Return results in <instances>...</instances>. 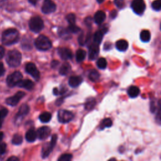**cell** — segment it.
I'll use <instances>...</instances> for the list:
<instances>
[{
  "mask_svg": "<svg viewBox=\"0 0 161 161\" xmlns=\"http://www.w3.org/2000/svg\"><path fill=\"white\" fill-rule=\"evenodd\" d=\"M158 114L157 116L156 117V119L157 120V121L158 122V123L160 124V101L158 102Z\"/></svg>",
  "mask_w": 161,
  "mask_h": 161,
  "instance_id": "cell-41",
  "label": "cell"
},
{
  "mask_svg": "<svg viewBox=\"0 0 161 161\" xmlns=\"http://www.w3.org/2000/svg\"><path fill=\"white\" fill-rule=\"evenodd\" d=\"M3 121V119H2L1 118H0V128H1V126H2Z\"/></svg>",
  "mask_w": 161,
  "mask_h": 161,
  "instance_id": "cell-49",
  "label": "cell"
},
{
  "mask_svg": "<svg viewBox=\"0 0 161 161\" xmlns=\"http://www.w3.org/2000/svg\"><path fill=\"white\" fill-rule=\"evenodd\" d=\"M58 120L62 123H67L74 118V114L72 112L67 110H59L57 114Z\"/></svg>",
  "mask_w": 161,
  "mask_h": 161,
  "instance_id": "cell-7",
  "label": "cell"
},
{
  "mask_svg": "<svg viewBox=\"0 0 161 161\" xmlns=\"http://www.w3.org/2000/svg\"><path fill=\"white\" fill-rule=\"evenodd\" d=\"M66 19L69 22V25L75 24V16L73 13H70V14L67 15Z\"/></svg>",
  "mask_w": 161,
  "mask_h": 161,
  "instance_id": "cell-33",
  "label": "cell"
},
{
  "mask_svg": "<svg viewBox=\"0 0 161 161\" xmlns=\"http://www.w3.org/2000/svg\"><path fill=\"white\" fill-rule=\"evenodd\" d=\"M72 155L70 153H65L62 155L58 159V161H69L72 159Z\"/></svg>",
  "mask_w": 161,
  "mask_h": 161,
  "instance_id": "cell-32",
  "label": "cell"
},
{
  "mask_svg": "<svg viewBox=\"0 0 161 161\" xmlns=\"http://www.w3.org/2000/svg\"><path fill=\"white\" fill-rule=\"evenodd\" d=\"M7 64L11 67H18L21 61V53L17 50H9L6 55Z\"/></svg>",
  "mask_w": 161,
  "mask_h": 161,
  "instance_id": "cell-2",
  "label": "cell"
},
{
  "mask_svg": "<svg viewBox=\"0 0 161 161\" xmlns=\"http://www.w3.org/2000/svg\"><path fill=\"white\" fill-rule=\"evenodd\" d=\"M70 69H71L70 65L68 62H64L61 65V67L59 69V73L62 75H67L70 70Z\"/></svg>",
  "mask_w": 161,
  "mask_h": 161,
  "instance_id": "cell-22",
  "label": "cell"
},
{
  "mask_svg": "<svg viewBox=\"0 0 161 161\" xmlns=\"http://www.w3.org/2000/svg\"><path fill=\"white\" fill-rule=\"evenodd\" d=\"M57 140V135H53L52 136L51 141L48 143H46L42 148V156L43 158H46L48 156V155L51 153L53 148H54Z\"/></svg>",
  "mask_w": 161,
  "mask_h": 161,
  "instance_id": "cell-6",
  "label": "cell"
},
{
  "mask_svg": "<svg viewBox=\"0 0 161 161\" xmlns=\"http://www.w3.org/2000/svg\"><path fill=\"white\" fill-rule=\"evenodd\" d=\"M150 33L148 30H143L140 33V39L144 42H148L150 39Z\"/></svg>",
  "mask_w": 161,
  "mask_h": 161,
  "instance_id": "cell-27",
  "label": "cell"
},
{
  "mask_svg": "<svg viewBox=\"0 0 161 161\" xmlns=\"http://www.w3.org/2000/svg\"><path fill=\"white\" fill-rule=\"evenodd\" d=\"M58 53L60 58L64 60L71 59L73 57L72 51L67 48H60L58 50Z\"/></svg>",
  "mask_w": 161,
  "mask_h": 161,
  "instance_id": "cell-14",
  "label": "cell"
},
{
  "mask_svg": "<svg viewBox=\"0 0 161 161\" xmlns=\"http://www.w3.org/2000/svg\"><path fill=\"white\" fill-rule=\"evenodd\" d=\"M8 113V110L6 108H3L0 109V118L4 119Z\"/></svg>",
  "mask_w": 161,
  "mask_h": 161,
  "instance_id": "cell-37",
  "label": "cell"
},
{
  "mask_svg": "<svg viewBox=\"0 0 161 161\" xmlns=\"http://www.w3.org/2000/svg\"><path fill=\"white\" fill-rule=\"evenodd\" d=\"M8 161H18L19 158L15 156H12V157L8 158Z\"/></svg>",
  "mask_w": 161,
  "mask_h": 161,
  "instance_id": "cell-43",
  "label": "cell"
},
{
  "mask_svg": "<svg viewBox=\"0 0 161 161\" xmlns=\"http://www.w3.org/2000/svg\"><path fill=\"white\" fill-rule=\"evenodd\" d=\"M104 0H97V1L98 2V3H102V2H103Z\"/></svg>",
  "mask_w": 161,
  "mask_h": 161,
  "instance_id": "cell-50",
  "label": "cell"
},
{
  "mask_svg": "<svg viewBox=\"0 0 161 161\" xmlns=\"http://www.w3.org/2000/svg\"><path fill=\"white\" fill-rule=\"evenodd\" d=\"M105 18H106V14H105L104 12L103 11H97L95 13L94 17V21L97 25L101 24L104 21Z\"/></svg>",
  "mask_w": 161,
  "mask_h": 161,
  "instance_id": "cell-17",
  "label": "cell"
},
{
  "mask_svg": "<svg viewBox=\"0 0 161 161\" xmlns=\"http://www.w3.org/2000/svg\"><path fill=\"white\" fill-rule=\"evenodd\" d=\"M59 32V35L60 36H61L62 38H64V39H68L70 38V36H69V32L68 31V30H61L60 31H58Z\"/></svg>",
  "mask_w": 161,
  "mask_h": 161,
  "instance_id": "cell-35",
  "label": "cell"
},
{
  "mask_svg": "<svg viewBox=\"0 0 161 161\" xmlns=\"http://www.w3.org/2000/svg\"><path fill=\"white\" fill-rule=\"evenodd\" d=\"M44 27V24L42 19L36 16L31 18L29 21V28L30 30L34 33H38Z\"/></svg>",
  "mask_w": 161,
  "mask_h": 161,
  "instance_id": "cell-4",
  "label": "cell"
},
{
  "mask_svg": "<svg viewBox=\"0 0 161 161\" xmlns=\"http://www.w3.org/2000/svg\"><path fill=\"white\" fill-rule=\"evenodd\" d=\"M88 77H89V79L91 81L97 82L100 77V75H99V73L97 70H92L89 72Z\"/></svg>",
  "mask_w": 161,
  "mask_h": 161,
  "instance_id": "cell-25",
  "label": "cell"
},
{
  "mask_svg": "<svg viewBox=\"0 0 161 161\" xmlns=\"http://www.w3.org/2000/svg\"><path fill=\"white\" fill-rule=\"evenodd\" d=\"M25 70L26 72L31 75L35 80H38L40 79V72L36 68V65L32 63V62H29L26 65L25 67Z\"/></svg>",
  "mask_w": 161,
  "mask_h": 161,
  "instance_id": "cell-9",
  "label": "cell"
},
{
  "mask_svg": "<svg viewBox=\"0 0 161 161\" xmlns=\"http://www.w3.org/2000/svg\"><path fill=\"white\" fill-rule=\"evenodd\" d=\"M35 45L37 49L42 51H45L50 49L52 47V44L48 37L43 35H41L36 38Z\"/></svg>",
  "mask_w": 161,
  "mask_h": 161,
  "instance_id": "cell-3",
  "label": "cell"
},
{
  "mask_svg": "<svg viewBox=\"0 0 161 161\" xmlns=\"http://www.w3.org/2000/svg\"><path fill=\"white\" fill-rule=\"evenodd\" d=\"M51 130L48 126H42L38 129L36 131V135L40 140H45L50 135Z\"/></svg>",
  "mask_w": 161,
  "mask_h": 161,
  "instance_id": "cell-12",
  "label": "cell"
},
{
  "mask_svg": "<svg viewBox=\"0 0 161 161\" xmlns=\"http://www.w3.org/2000/svg\"><path fill=\"white\" fill-rule=\"evenodd\" d=\"M29 110L30 108L27 104L21 105L19 109L18 113L16 114L15 122L17 123L18 121H20V120H21L22 118L29 113Z\"/></svg>",
  "mask_w": 161,
  "mask_h": 161,
  "instance_id": "cell-13",
  "label": "cell"
},
{
  "mask_svg": "<svg viewBox=\"0 0 161 161\" xmlns=\"http://www.w3.org/2000/svg\"><path fill=\"white\" fill-rule=\"evenodd\" d=\"M4 53H5L4 48L3 46L0 45V59H1L4 57Z\"/></svg>",
  "mask_w": 161,
  "mask_h": 161,
  "instance_id": "cell-42",
  "label": "cell"
},
{
  "mask_svg": "<svg viewBox=\"0 0 161 161\" xmlns=\"http://www.w3.org/2000/svg\"><path fill=\"white\" fill-rule=\"evenodd\" d=\"M85 22L88 26H90L91 25V18L90 17H88L87 18H86V19H85Z\"/></svg>",
  "mask_w": 161,
  "mask_h": 161,
  "instance_id": "cell-44",
  "label": "cell"
},
{
  "mask_svg": "<svg viewBox=\"0 0 161 161\" xmlns=\"http://www.w3.org/2000/svg\"><path fill=\"white\" fill-rule=\"evenodd\" d=\"M4 137V133L3 132H0V142H2Z\"/></svg>",
  "mask_w": 161,
  "mask_h": 161,
  "instance_id": "cell-47",
  "label": "cell"
},
{
  "mask_svg": "<svg viewBox=\"0 0 161 161\" xmlns=\"http://www.w3.org/2000/svg\"><path fill=\"white\" fill-rule=\"evenodd\" d=\"M152 8L154 10L159 11L160 9V8H161L160 0H155V1H154L152 3Z\"/></svg>",
  "mask_w": 161,
  "mask_h": 161,
  "instance_id": "cell-34",
  "label": "cell"
},
{
  "mask_svg": "<svg viewBox=\"0 0 161 161\" xmlns=\"http://www.w3.org/2000/svg\"><path fill=\"white\" fill-rule=\"evenodd\" d=\"M128 94L130 97L134 98L138 96L140 94V89L135 86H132L128 89Z\"/></svg>",
  "mask_w": 161,
  "mask_h": 161,
  "instance_id": "cell-21",
  "label": "cell"
},
{
  "mask_svg": "<svg viewBox=\"0 0 161 161\" xmlns=\"http://www.w3.org/2000/svg\"><path fill=\"white\" fill-rule=\"evenodd\" d=\"M56 10V5L52 0H44L42 11L45 14H48L54 12Z\"/></svg>",
  "mask_w": 161,
  "mask_h": 161,
  "instance_id": "cell-11",
  "label": "cell"
},
{
  "mask_svg": "<svg viewBox=\"0 0 161 161\" xmlns=\"http://www.w3.org/2000/svg\"><path fill=\"white\" fill-rule=\"evenodd\" d=\"M131 8L135 13L142 14L145 9V2L143 0H133L131 3Z\"/></svg>",
  "mask_w": 161,
  "mask_h": 161,
  "instance_id": "cell-10",
  "label": "cell"
},
{
  "mask_svg": "<svg viewBox=\"0 0 161 161\" xmlns=\"http://www.w3.org/2000/svg\"><path fill=\"white\" fill-rule=\"evenodd\" d=\"M116 15V11H113V12L111 13V16H112V17L113 18H114V17H115V16Z\"/></svg>",
  "mask_w": 161,
  "mask_h": 161,
  "instance_id": "cell-48",
  "label": "cell"
},
{
  "mask_svg": "<svg viewBox=\"0 0 161 161\" xmlns=\"http://www.w3.org/2000/svg\"><path fill=\"white\" fill-rule=\"evenodd\" d=\"M23 142V137L21 136V135H19V134H15L14 135L13 138H12V143L14 145H20Z\"/></svg>",
  "mask_w": 161,
  "mask_h": 161,
  "instance_id": "cell-29",
  "label": "cell"
},
{
  "mask_svg": "<svg viewBox=\"0 0 161 161\" xmlns=\"http://www.w3.org/2000/svg\"><path fill=\"white\" fill-rule=\"evenodd\" d=\"M116 48L119 51H125L128 47V43L125 40H119L116 42Z\"/></svg>",
  "mask_w": 161,
  "mask_h": 161,
  "instance_id": "cell-19",
  "label": "cell"
},
{
  "mask_svg": "<svg viewBox=\"0 0 161 161\" xmlns=\"http://www.w3.org/2000/svg\"><path fill=\"white\" fill-rule=\"evenodd\" d=\"M67 30L69 32L75 33H77L78 31H79L80 30L78 26L75 25V24H72V25H69V26L67 28Z\"/></svg>",
  "mask_w": 161,
  "mask_h": 161,
  "instance_id": "cell-31",
  "label": "cell"
},
{
  "mask_svg": "<svg viewBox=\"0 0 161 161\" xmlns=\"http://www.w3.org/2000/svg\"><path fill=\"white\" fill-rule=\"evenodd\" d=\"M112 125V120L110 118H105L103 119L101 124V129L105 127H110Z\"/></svg>",
  "mask_w": 161,
  "mask_h": 161,
  "instance_id": "cell-30",
  "label": "cell"
},
{
  "mask_svg": "<svg viewBox=\"0 0 161 161\" xmlns=\"http://www.w3.org/2000/svg\"><path fill=\"white\" fill-rule=\"evenodd\" d=\"M103 31L102 30H98L97 31L93 36V40H94V43H96V44H100L103 38Z\"/></svg>",
  "mask_w": 161,
  "mask_h": 161,
  "instance_id": "cell-23",
  "label": "cell"
},
{
  "mask_svg": "<svg viewBox=\"0 0 161 161\" xmlns=\"http://www.w3.org/2000/svg\"><path fill=\"white\" fill-rule=\"evenodd\" d=\"M19 87L24 88L26 90L30 91L34 87V83L30 79H25L21 80L17 85Z\"/></svg>",
  "mask_w": 161,
  "mask_h": 161,
  "instance_id": "cell-16",
  "label": "cell"
},
{
  "mask_svg": "<svg viewBox=\"0 0 161 161\" xmlns=\"http://www.w3.org/2000/svg\"><path fill=\"white\" fill-rule=\"evenodd\" d=\"M51 118H52V115L48 112H43L39 116L40 120L43 123L48 122L51 119Z\"/></svg>",
  "mask_w": 161,
  "mask_h": 161,
  "instance_id": "cell-26",
  "label": "cell"
},
{
  "mask_svg": "<svg viewBox=\"0 0 161 161\" xmlns=\"http://www.w3.org/2000/svg\"><path fill=\"white\" fill-rule=\"evenodd\" d=\"M114 4L119 8H123L125 5V0H114Z\"/></svg>",
  "mask_w": 161,
  "mask_h": 161,
  "instance_id": "cell-38",
  "label": "cell"
},
{
  "mask_svg": "<svg viewBox=\"0 0 161 161\" xmlns=\"http://www.w3.org/2000/svg\"><path fill=\"white\" fill-rule=\"evenodd\" d=\"M82 81V78L80 76H72L69 79V84L72 87H77Z\"/></svg>",
  "mask_w": 161,
  "mask_h": 161,
  "instance_id": "cell-18",
  "label": "cell"
},
{
  "mask_svg": "<svg viewBox=\"0 0 161 161\" xmlns=\"http://www.w3.org/2000/svg\"><path fill=\"white\" fill-rule=\"evenodd\" d=\"M58 62L57 61V60H53V61H52V67H54L55 66L56 67L58 64Z\"/></svg>",
  "mask_w": 161,
  "mask_h": 161,
  "instance_id": "cell-45",
  "label": "cell"
},
{
  "mask_svg": "<svg viewBox=\"0 0 161 161\" xmlns=\"http://www.w3.org/2000/svg\"><path fill=\"white\" fill-rule=\"evenodd\" d=\"M99 53V45L93 42V43L90 45L89 50V59L91 60H94Z\"/></svg>",
  "mask_w": 161,
  "mask_h": 161,
  "instance_id": "cell-15",
  "label": "cell"
},
{
  "mask_svg": "<svg viewBox=\"0 0 161 161\" xmlns=\"http://www.w3.org/2000/svg\"><path fill=\"white\" fill-rule=\"evenodd\" d=\"M6 150V144L4 142H0V154L5 153Z\"/></svg>",
  "mask_w": 161,
  "mask_h": 161,
  "instance_id": "cell-39",
  "label": "cell"
},
{
  "mask_svg": "<svg viewBox=\"0 0 161 161\" xmlns=\"http://www.w3.org/2000/svg\"><path fill=\"white\" fill-rule=\"evenodd\" d=\"M5 69L4 67V64L2 62H0V77L3 76L4 74Z\"/></svg>",
  "mask_w": 161,
  "mask_h": 161,
  "instance_id": "cell-40",
  "label": "cell"
},
{
  "mask_svg": "<svg viewBox=\"0 0 161 161\" xmlns=\"http://www.w3.org/2000/svg\"><path fill=\"white\" fill-rule=\"evenodd\" d=\"M25 93L24 92L18 91L13 96L8 97L6 99V103L9 106H14L16 104H18L19 101L25 96Z\"/></svg>",
  "mask_w": 161,
  "mask_h": 161,
  "instance_id": "cell-8",
  "label": "cell"
},
{
  "mask_svg": "<svg viewBox=\"0 0 161 161\" xmlns=\"http://www.w3.org/2000/svg\"><path fill=\"white\" fill-rule=\"evenodd\" d=\"M97 66L101 69H104L107 66V61L104 58H99L97 60Z\"/></svg>",
  "mask_w": 161,
  "mask_h": 161,
  "instance_id": "cell-28",
  "label": "cell"
},
{
  "mask_svg": "<svg viewBox=\"0 0 161 161\" xmlns=\"http://www.w3.org/2000/svg\"><path fill=\"white\" fill-rule=\"evenodd\" d=\"M37 137L36 132L33 129H30L26 133L25 138L28 142H33Z\"/></svg>",
  "mask_w": 161,
  "mask_h": 161,
  "instance_id": "cell-20",
  "label": "cell"
},
{
  "mask_svg": "<svg viewBox=\"0 0 161 161\" xmlns=\"http://www.w3.org/2000/svg\"><path fill=\"white\" fill-rule=\"evenodd\" d=\"M19 33L15 28H8L2 33V42L4 45L9 46L18 42Z\"/></svg>",
  "mask_w": 161,
  "mask_h": 161,
  "instance_id": "cell-1",
  "label": "cell"
},
{
  "mask_svg": "<svg viewBox=\"0 0 161 161\" xmlns=\"http://www.w3.org/2000/svg\"><path fill=\"white\" fill-rule=\"evenodd\" d=\"M28 1H29V2H30V3H31L32 4H36V3H37L39 0H28Z\"/></svg>",
  "mask_w": 161,
  "mask_h": 161,
  "instance_id": "cell-46",
  "label": "cell"
},
{
  "mask_svg": "<svg viewBox=\"0 0 161 161\" xmlns=\"http://www.w3.org/2000/svg\"><path fill=\"white\" fill-rule=\"evenodd\" d=\"M86 52H85V50H84L82 49H79L77 51L76 55H75L76 60L78 62H82L86 58Z\"/></svg>",
  "mask_w": 161,
  "mask_h": 161,
  "instance_id": "cell-24",
  "label": "cell"
},
{
  "mask_svg": "<svg viewBox=\"0 0 161 161\" xmlns=\"http://www.w3.org/2000/svg\"><path fill=\"white\" fill-rule=\"evenodd\" d=\"M23 75L19 71H15L9 74L6 78V83L10 87L17 86L18 84L22 80Z\"/></svg>",
  "mask_w": 161,
  "mask_h": 161,
  "instance_id": "cell-5",
  "label": "cell"
},
{
  "mask_svg": "<svg viewBox=\"0 0 161 161\" xmlns=\"http://www.w3.org/2000/svg\"><path fill=\"white\" fill-rule=\"evenodd\" d=\"M96 102H95V100L94 99H91L89 101H88L86 104H85V108L86 109H90L91 108H92L95 104Z\"/></svg>",
  "mask_w": 161,
  "mask_h": 161,
  "instance_id": "cell-36",
  "label": "cell"
}]
</instances>
